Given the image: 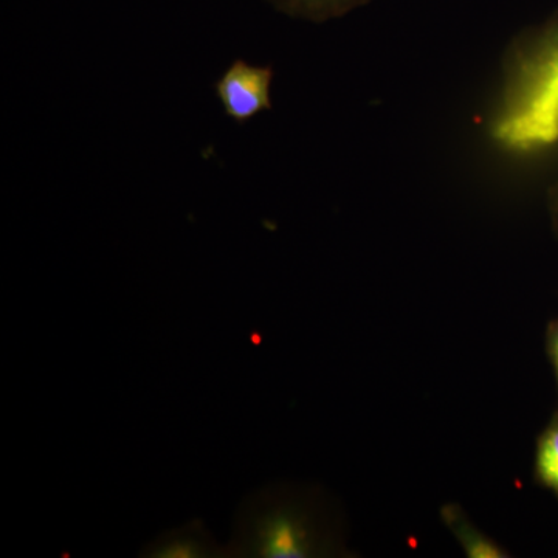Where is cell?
Instances as JSON below:
<instances>
[{
	"label": "cell",
	"mask_w": 558,
	"mask_h": 558,
	"mask_svg": "<svg viewBox=\"0 0 558 558\" xmlns=\"http://www.w3.org/2000/svg\"><path fill=\"white\" fill-rule=\"evenodd\" d=\"M145 558H229L227 546L219 545L201 520L161 532L142 550Z\"/></svg>",
	"instance_id": "obj_4"
},
{
	"label": "cell",
	"mask_w": 558,
	"mask_h": 558,
	"mask_svg": "<svg viewBox=\"0 0 558 558\" xmlns=\"http://www.w3.org/2000/svg\"><path fill=\"white\" fill-rule=\"evenodd\" d=\"M271 78L274 72L270 68H256L242 60L234 61L215 86L227 116L244 124L264 110H269Z\"/></svg>",
	"instance_id": "obj_3"
},
{
	"label": "cell",
	"mask_w": 558,
	"mask_h": 558,
	"mask_svg": "<svg viewBox=\"0 0 558 558\" xmlns=\"http://www.w3.org/2000/svg\"><path fill=\"white\" fill-rule=\"evenodd\" d=\"M549 352L550 359H553L554 369H556V376L558 381V319L550 326L549 330Z\"/></svg>",
	"instance_id": "obj_8"
},
{
	"label": "cell",
	"mask_w": 558,
	"mask_h": 558,
	"mask_svg": "<svg viewBox=\"0 0 558 558\" xmlns=\"http://www.w3.org/2000/svg\"><path fill=\"white\" fill-rule=\"evenodd\" d=\"M275 9L292 17L312 22H325L344 16L369 0H269Z\"/></svg>",
	"instance_id": "obj_5"
},
{
	"label": "cell",
	"mask_w": 558,
	"mask_h": 558,
	"mask_svg": "<svg viewBox=\"0 0 558 558\" xmlns=\"http://www.w3.org/2000/svg\"><path fill=\"white\" fill-rule=\"evenodd\" d=\"M537 476L558 497V416L538 440Z\"/></svg>",
	"instance_id": "obj_6"
},
{
	"label": "cell",
	"mask_w": 558,
	"mask_h": 558,
	"mask_svg": "<svg viewBox=\"0 0 558 558\" xmlns=\"http://www.w3.org/2000/svg\"><path fill=\"white\" fill-rule=\"evenodd\" d=\"M449 524L457 532L458 538L461 539L464 545L465 553L472 558H498L505 557V553L498 548L494 543L488 542L478 532L473 531L472 526H469L461 515L453 509V513H449Z\"/></svg>",
	"instance_id": "obj_7"
},
{
	"label": "cell",
	"mask_w": 558,
	"mask_h": 558,
	"mask_svg": "<svg viewBox=\"0 0 558 558\" xmlns=\"http://www.w3.org/2000/svg\"><path fill=\"white\" fill-rule=\"evenodd\" d=\"M314 527L295 505H267L266 499L242 502L234 520L231 558H304L314 556Z\"/></svg>",
	"instance_id": "obj_2"
},
{
	"label": "cell",
	"mask_w": 558,
	"mask_h": 558,
	"mask_svg": "<svg viewBox=\"0 0 558 558\" xmlns=\"http://www.w3.org/2000/svg\"><path fill=\"white\" fill-rule=\"evenodd\" d=\"M550 205H553V215L554 218H556L558 226V182L557 185L554 186L553 197H550Z\"/></svg>",
	"instance_id": "obj_9"
},
{
	"label": "cell",
	"mask_w": 558,
	"mask_h": 558,
	"mask_svg": "<svg viewBox=\"0 0 558 558\" xmlns=\"http://www.w3.org/2000/svg\"><path fill=\"white\" fill-rule=\"evenodd\" d=\"M494 138L519 156L558 153V13L515 47Z\"/></svg>",
	"instance_id": "obj_1"
}]
</instances>
